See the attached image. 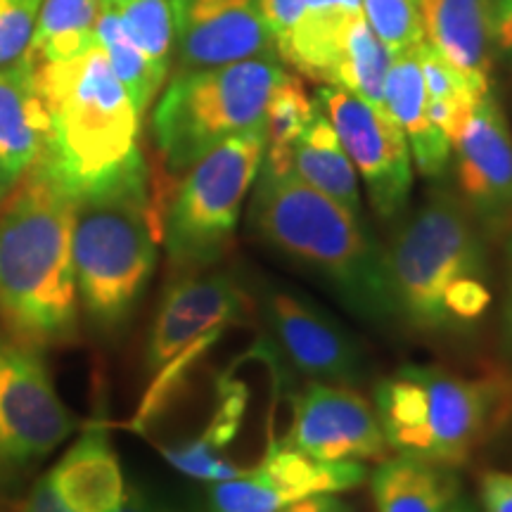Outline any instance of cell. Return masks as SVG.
Returning <instances> with one entry per match:
<instances>
[{
    "mask_svg": "<svg viewBox=\"0 0 512 512\" xmlns=\"http://www.w3.org/2000/svg\"><path fill=\"white\" fill-rule=\"evenodd\" d=\"M36 74L48 112L38 162L74 204L150 195L140 150L143 114L98 43L69 60L38 64Z\"/></svg>",
    "mask_w": 512,
    "mask_h": 512,
    "instance_id": "6da1fadb",
    "label": "cell"
},
{
    "mask_svg": "<svg viewBox=\"0 0 512 512\" xmlns=\"http://www.w3.org/2000/svg\"><path fill=\"white\" fill-rule=\"evenodd\" d=\"M249 226L273 252L328 287L356 318L377 328L399 323L387 254L361 216L292 171L273 174L261 166L249 204Z\"/></svg>",
    "mask_w": 512,
    "mask_h": 512,
    "instance_id": "7a4b0ae2",
    "label": "cell"
},
{
    "mask_svg": "<svg viewBox=\"0 0 512 512\" xmlns=\"http://www.w3.org/2000/svg\"><path fill=\"white\" fill-rule=\"evenodd\" d=\"M74 209L41 162L0 202V325L38 351L74 342L79 332Z\"/></svg>",
    "mask_w": 512,
    "mask_h": 512,
    "instance_id": "3957f363",
    "label": "cell"
},
{
    "mask_svg": "<svg viewBox=\"0 0 512 512\" xmlns=\"http://www.w3.org/2000/svg\"><path fill=\"white\" fill-rule=\"evenodd\" d=\"M486 245L456 192L432 190L384 249L399 323L427 337L475 328L494 302Z\"/></svg>",
    "mask_w": 512,
    "mask_h": 512,
    "instance_id": "277c9868",
    "label": "cell"
},
{
    "mask_svg": "<svg viewBox=\"0 0 512 512\" xmlns=\"http://www.w3.org/2000/svg\"><path fill=\"white\" fill-rule=\"evenodd\" d=\"M389 451L458 467L512 422V370L401 366L375 384Z\"/></svg>",
    "mask_w": 512,
    "mask_h": 512,
    "instance_id": "5b68a950",
    "label": "cell"
},
{
    "mask_svg": "<svg viewBox=\"0 0 512 512\" xmlns=\"http://www.w3.org/2000/svg\"><path fill=\"white\" fill-rule=\"evenodd\" d=\"M283 74L278 55L176 72L152 112V138L166 171L181 176L223 140L264 128Z\"/></svg>",
    "mask_w": 512,
    "mask_h": 512,
    "instance_id": "8992f818",
    "label": "cell"
},
{
    "mask_svg": "<svg viewBox=\"0 0 512 512\" xmlns=\"http://www.w3.org/2000/svg\"><path fill=\"white\" fill-rule=\"evenodd\" d=\"M157 238L159 221L150 195L76 204V297L95 332L114 335L133 316L155 275Z\"/></svg>",
    "mask_w": 512,
    "mask_h": 512,
    "instance_id": "52a82bcc",
    "label": "cell"
},
{
    "mask_svg": "<svg viewBox=\"0 0 512 512\" xmlns=\"http://www.w3.org/2000/svg\"><path fill=\"white\" fill-rule=\"evenodd\" d=\"M264 152L266 131L256 128L223 140L181 174L171 195L155 207L171 268L204 271L228 254Z\"/></svg>",
    "mask_w": 512,
    "mask_h": 512,
    "instance_id": "ba28073f",
    "label": "cell"
},
{
    "mask_svg": "<svg viewBox=\"0 0 512 512\" xmlns=\"http://www.w3.org/2000/svg\"><path fill=\"white\" fill-rule=\"evenodd\" d=\"M249 311L245 287L233 273L204 271L178 273L166 287L145 347V368L155 377L143 403V415H152L181 380L185 368L197 361L230 325L242 323Z\"/></svg>",
    "mask_w": 512,
    "mask_h": 512,
    "instance_id": "9c48e42d",
    "label": "cell"
},
{
    "mask_svg": "<svg viewBox=\"0 0 512 512\" xmlns=\"http://www.w3.org/2000/svg\"><path fill=\"white\" fill-rule=\"evenodd\" d=\"M76 427L41 351L0 330V470L46 458Z\"/></svg>",
    "mask_w": 512,
    "mask_h": 512,
    "instance_id": "30bf717a",
    "label": "cell"
},
{
    "mask_svg": "<svg viewBox=\"0 0 512 512\" xmlns=\"http://www.w3.org/2000/svg\"><path fill=\"white\" fill-rule=\"evenodd\" d=\"M271 347L294 373L309 382L361 387L370 380V361L361 339L335 316L290 287L261 283L256 297Z\"/></svg>",
    "mask_w": 512,
    "mask_h": 512,
    "instance_id": "8fae6325",
    "label": "cell"
},
{
    "mask_svg": "<svg viewBox=\"0 0 512 512\" xmlns=\"http://www.w3.org/2000/svg\"><path fill=\"white\" fill-rule=\"evenodd\" d=\"M316 102L335 126L344 150L363 178L377 216L392 221L406 209L413 190L408 140L389 117L342 86H323Z\"/></svg>",
    "mask_w": 512,
    "mask_h": 512,
    "instance_id": "7c38bea8",
    "label": "cell"
},
{
    "mask_svg": "<svg viewBox=\"0 0 512 512\" xmlns=\"http://www.w3.org/2000/svg\"><path fill=\"white\" fill-rule=\"evenodd\" d=\"M366 477L361 463H325L287 441H273L259 465L211 484L207 505L209 512H280L302 498L358 489Z\"/></svg>",
    "mask_w": 512,
    "mask_h": 512,
    "instance_id": "4fadbf2b",
    "label": "cell"
},
{
    "mask_svg": "<svg viewBox=\"0 0 512 512\" xmlns=\"http://www.w3.org/2000/svg\"><path fill=\"white\" fill-rule=\"evenodd\" d=\"M456 152L458 197L489 242L512 233V131L491 91L477 102Z\"/></svg>",
    "mask_w": 512,
    "mask_h": 512,
    "instance_id": "5bb4252c",
    "label": "cell"
},
{
    "mask_svg": "<svg viewBox=\"0 0 512 512\" xmlns=\"http://www.w3.org/2000/svg\"><path fill=\"white\" fill-rule=\"evenodd\" d=\"M287 444L325 463L387 458L375 406L356 387L309 382L294 401Z\"/></svg>",
    "mask_w": 512,
    "mask_h": 512,
    "instance_id": "9a60e30c",
    "label": "cell"
},
{
    "mask_svg": "<svg viewBox=\"0 0 512 512\" xmlns=\"http://www.w3.org/2000/svg\"><path fill=\"white\" fill-rule=\"evenodd\" d=\"M178 72L278 55L259 0H171Z\"/></svg>",
    "mask_w": 512,
    "mask_h": 512,
    "instance_id": "2e32d148",
    "label": "cell"
},
{
    "mask_svg": "<svg viewBox=\"0 0 512 512\" xmlns=\"http://www.w3.org/2000/svg\"><path fill=\"white\" fill-rule=\"evenodd\" d=\"M48 136V112L36 64L27 57L0 67V202L38 162Z\"/></svg>",
    "mask_w": 512,
    "mask_h": 512,
    "instance_id": "e0dca14e",
    "label": "cell"
},
{
    "mask_svg": "<svg viewBox=\"0 0 512 512\" xmlns=\"http://www.w3.org/2000/svg\"><path fill=\"white\" fill-rule=\"evenodd\" d=\"M425 41L489 93L496 57V0H418Z\"/></svg>",
    "mask_w": 512,
    "mask_h": 512,
    "instance_id": "ac0fdd59",
    "label": "cell"
},
{
    "mask_svg": "<svg viewBox=\"0 0 512 512\" xmlns=\"http://www.w3.org/2000/svg\"><path fill=\"white\" fill-rule=\"evenodd\" d=\"M50 484L76 512H117L126 494L124 472L105 427L91 425L48 472Z\"/></svg>",
    "mask_w": 512,
    "mask_h": 512,
    "instance_id": "d6986e66",
    "label": "cell"
},
{
    "mask_svg": "<svg viewBox=\"0 0 512 512\" xmlns=\"http://www.w3.org/2000/svg\"><path fill=\"white\" fill-rule=\"evenodd\" d=\"M384 110L396 121L408 140V150L418 171L425 178L444 176L451 162L453 145L444 133L434 126L427 112L425 79L418 60V50L394 55L384 81Z\"/></svg>",
    "mask_w": 512,
    "mask_h": 512,
    "instance_id": "ffe728a7",
    "label": "cell"
},
{
    "mask_svg": "<svg viewBox=\"0 0 512 512\" xmlns=\"http://www.w3.org/2000/svg\"><path fill=\"white\" fill-rule=\"evenodd\" d=\"M361 17V0H304L290 34L275 43L278 57L306 79L332 86L344 38Z\"/></svg>",
    "mask_w": 512,
    "mask_h": 512,
    "instance_id": "44dd1931",
    "label": "cell"
},
{
    "mask_svg": "<svg viewBox=\"0 0 512 512\" xmlns=\"http://www.w3.org/2000/svg\"><path fill=\"white\" fill-rule=\"evenodd\" d=\"M377 512H444L460 496L456 467L432 460L382 458L370 477Z\"/></svg>",
    "mask_w": 512,
    "mask_h": 512,
    "instance_id": "7402d4cb",
    "label": "cell"
},
{
    "mask_svg": "<svg viewBox=\"0 0 512 512\" xmlns=\"http://www.w3.org/2000/svg\"><path fill=\"white\" fill-rule=\"evenodd\" d=\"M247 392L242 384L223 382L221 401L209 425L185 441L169 448H162L166 463L176 467L185 477L200 479V482H226V479L240 477L247 467H238L226 456V446L238 434L242 418H245Z\"/></svg>",
    "mask_w": 512,
    "mask_h": 512,
    "instance_id": "603a6c76",
    "label": "cell"
},
{
    "mask_svg": "<svg viewBox=\"0 0 512 512\" xmlns=\"http://www.w3.org/2000/svg\"><path fill=\"white\" fill-rule=\"evenodd\" d=\"M290 171L302 178L311 188L328 195L330 200L342 204L351 214L361 216V190L358 174L339 140L335 126L325 117L316 102V112L304 128V133L294 143Z\"/></svg>",
    "mask_w": 512,
    "mask_h": 512,
    "instance_id": "cb8c5ba5",
    "label": "cell"
},
{
    "mask_svg": "<svg viewBox=\"0 0 512 512\" xmlns=\"http://www.w3.org/2000/svg\"><path fill=\"white\" fill-rule=\"evenodd\" d=\"M100 12V0H43L24 57L38 67L81 55L95 43Z\"/></svg>",
    "mask_w": 512,
    "mask_h": 512,
    "instance_id": "d4e9b609",
    "label": "cell"
},
{
    "mask_svg": "<svg viewBox=\"0 0 512 512\" xmlns=\"http://www.w3.org/2000/svg\"><path fill=\"white\" fill-rule=\"evenodd\" d=\"M415 50H418L422 79H425L427 112H430L434 126L453 145V140L460 136L477 102L486 93L479 91L475 83L467 79L465 74H460L451 62L444 60L427 41H422Z\"/></svg>",
    "mask_w": 512,
    "mask_h": 512,
    "instance_id": "484cf974",
    "label": "cell"
},
{
    "mask_svg": "<svg viewBox=\"0 0 512 512\" xmlns=\"http://www.w3.org/2000/svg\"><path fill=\"white\" fill-rule=\"evenodd\" d=\"M95 43L105 53L121 86L131 95L136 110L145 114L166 81V74L159 72L155 64L147 60L143 50L133 43V38L126 34L117 10L102 8L98 22H95Z\"/></svg>",
    "mask_w": 512,
    "mask_h": 512,
    "instance_id": "4316f807",
    "label": "cell"
},
{
    "mask_svg": "<svg viewBox=\"0 0 512 512\" xmlns=\"http://www.w3.org/2000/svg\"><path fill=\"white\" fill-rule=\"evenodd\" d=\"M316 112V100L309 98L299 76L283 74L273 88L266 107V152L264 169L273 174H290L292 150Z\"/></svg>",
    "mask_w": 512,
    "mask_h": 512,
    "instance_id": "83f0119b",
    "label": "cell"
},
{
    "mask_svg": "<svg viewBox=\"0 0 512 512\" xmlns=\"http://www.w3.org/2000/svg\"><path fill=\"white\" fill-rule=\"evenodd\" d=\"M392 62L394 55L373 34L366 17H361L344 38L332 86L347 88L377 110H384V81H387Z\"/></svg>",
    "mask_w": 512,
    "mask_h": 512,
    "instance_id": "f1b7e54d",
    "label": "cell"
},
{
    "mask_svg": "<svg viewBox=\"0 0 512 512\" xmlns=\"http://www.w3.org/2000/svg\"><path fill=\"white\" fill-rule=\"evenodd\" d=\"M112 10H117L126 34L143 50L147 60L155 64L159 72L169 76L176 46L171 0H128Z\"/></svg>",
    "mask_w": 512,
    "mask_h": 512,
    "instance_id": "f546056e",
    "label": "cell"
},
{
    "mask_svg": "<svg viewBox=\"0 0 512 512\" xmlns=\"http://www.w3.org/2000/svg\"><path fill=\"white\" fill-rule=\"evenodd\" d=\"M368 27L389 53L399 55L425 41L418 0H361Z\"/></svg>",
    "mask_w": 512,
    "mask_h": 512,
    "instance_id": "4dcf8cb0",
    "label": "cell"
},
{
    "mask_svg": "<svg viewBox=\"0 0 512 512\" xmlns=\"http://www.w3.org/2000/svg\"><path fill=\"white\" fill-rule=\"evenodd\" d=\"M43 0H0V67L22 60Z\"/></svg>",
    "mask_w": 512,
    "mask_h": 512,
    "instance_id": "1f68e13d",
    "label": "cell"
},
{
    "mask_svg": "<svg viewBox=\"0 0 512 512\" xmlns=\"http://www.w3.org/2000/svg\"><path fill=\"white\" fill-rule=\"evenodd\" d=\"M484 512H512V472L489 470L479 479Z\"/></svg>",
    "mask_w": 512,
    "mask_h": 512,
    "instance_id": "d6a6232c",
    "label": "cell"
},
{
    "mask_svg": "<svg viewBox=\"0 0 512 512\" xmlns=\"http://www.w3.org/2000/svg\"><path fill=\"white\" fill-rule=\"evenodd\" d=\"M261 15H264L268 29H271L273 41L280 43L290 34L299 15H302L304 0H259Z\"/></svg>",
    "mask_w": 512,
    "mask_h": 512,
    "instance_id": "836d02e7",
    "label": "cell"
},
{
    "mask_svg": "<svg viewBox=\"0 0 512 512\" xmlns=\"http://www.w3.org/2000/svg\"><path fill=\"white\" fill-rule=\"evenodd\" d=\"M505 249V292L501 304V351L512 370V235L503 242Z\"/></svg>",
    "mask_w": 512,
    "mask_h": 512,
    "instance_id": "e575fe53",
    "label": "cell"
},
{
    "mask_svg": "<svg viewBox=\"0 0 512 512\" xmlns=\"http://www.w3.org/2000/svg\"><path fill=\"white\" fill-rule=\"evenodd\" d=\"M117 512H183V510L176 508L171 501H166L164 496L155 494V491L145 489V486L140 484H131L126 486L124 501H121Z\"/></svg>",
    "mask_w": 512,
    "mask_h": 512,
    "instance_id": "d590c367",
    "label": "cell"
},
{
    "mask_svg": "<svg viewBox=\"0 0 512 512\" xmlns=\"http://www.w3.org/2000/svg\"><path fill=\"white\" fill-rule=\"evenodd\" d=\"M17 512H76V510H72L62 501L60 494L53 489V484H50V479L46 475L38 479L34 489L27 494V498L19 503Z\"/></svg>",
    "mask_w": 512,
    "mask_h": 512,
    "instance_id": "8d00e7d4",
    "label": "cell"
},
{
    "mask_svg": "<svg viewBox=\"0 0 512 512\" xmlns=\"http://www.w3.org/2000/svg\"><path fill=\"white\" fill-rule=\"evenodd\" d=\"M280 512H354L339 494H316L287 505Z\"/></svg>",
    "mask_w": 512,
    "mask_h": 512,
    "instance_id": "74e56055",
    "label": "cell"
},
{
    "mask_svg": "<svg viewBox=\"0 0 512 512\" xmlns=\"http://www.w3.org/2000/svg\"><path fill=\"white\" fill-rule=\"evenodd\" d=\"M496 41L501 48H512V0H496Z\"/></svg>",
    "mask_w": 512,
    "mask_h": 512,
    "instance_id": "f35d334b",
    "label": "cell"
},
{
    "mask_svg": "<svg viewBox=\"0 0 512 512\" xmlns=\"http://www.w3.org/2000/svg\"><path fill=\"white\" fill-rule=\"evenodd\" d=\"M444 512H479V510H477L475 501H470V498L460 494V496L456 498V501L448 505V508H446Z\"/></svg>",
    "mask_w": 512,
    "mask_h": 512,
    "instance_id": "ab89813d",
    "label": "cell"
},
{
    "mask_svg": "<svg viewBox=\"0 0 512 512\" xmlns=\"http://www.w3.org/2000/svg\"><path fill=\"white\" fill-rule=\"evenodd\" d=\"M102 8H119V5L128 3V0H100Z\"/></svg>",
    "mask_w": 512,
    "mask_h": 512,
    "instance_id": "60d3db41",
    "label": "cell"
},
{
    "mask_svg": "<svg viewBox=\"0 0 512 512\" xmlns=\"http://www.w3.org/2000/svg\"><path fill=\"white\" fill-rule=\"evenodd\" d=\"M510 235H512V233H510ZM510 235H508V238H510ZM508 238H505V240H508Z\"/></svg>",
    "mask_w": 512,
    "mask_h": 512,
    "instance_id": "b9f144b4",
    "label": "cell"
}]
</instances>
